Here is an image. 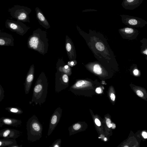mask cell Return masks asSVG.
<instances>
[{
  "mask_svg": "<svg viewBox=\"0 0 147 147\" xmlns=\"http://www.w3.org/2000/svg\"><path fill=\"white\" fill-rule=\"evenodd\" d=\"M28 48L44 55L48 52V40L46 31L38 28L33 31L27 42Z\"/></svg>",
  "mask_w": 147,
  "mask_h": 147,
  "instance_id": "cell-1",
  "label": "cell"
},
{
  "mask_svg": "<svg viewBox=\"0 0 147 147\" xmlns=\"http://www.w3.org/2000/svg\"><path fill=\"white\" fill-rule=\"evenodd\" d=\"M47 78L45 73L42 72L39 75L33 89L32 98L30 104L34 102L41 106L46 101L48 88Z\"/></svg>",
  "mask_w": 147,
  "mask_h": 147,
  "instance_id": "cell-2",
  "label": "cell"
},
{
  "mask_svg": "<svg viewBox=\"0 0 147 147\" xmlns=\"http://www.w3.org/2000/svg\"><path fill=\"white\" fill-rule=\"evenodd\" d=\"M28 138L32 142L38 140L42 137L43 127L38 117L33 115L27 123Z\"/></svg>",
  "mask_w": 147,
  "mask_h": 147,
  "instance_id": "cell-3",
  "label": "cell"
},
{
  "mask_svg": "<svg viewBox=\"0 0 147 147\" xmlns=\"http://www.w3.org/2000/svg\"><path fill=\"white\" fill-rule=\"evenodd\" d=\"M55 77V90L56 92H59L68 87L69 76L67 74L57 71Z\"/></svg>",
  "mask_w": 147,
  "mask_h": 147,
  "instance_id": "cell-4",
  "label": "cell"
},
{
  "mask_svg": "<svg viewBox=\"0 0 147 147\" xmlns=\"http://www.w3.org/2000/svg\"><path fill=\"white\" fill-rule=\"evenodd\" d=\"M122 22L129 27H143L147 22L142 18L127 15H121Z\"/></svg>",
  "mask_w": 147,
  "mask_h": 147,
  "instance_id": "cell-5",
  "label": "cell"
},
{
  "mask_svg": "<svg viewBox=\"0 0 147 147\" xmlns=\"http://www.w3.org/2000/svg\"><path fill=\"white\" fill-rule=\"evenodd\" d=\"M62 110L59 107L55 110L51 116L49 121L47 136H50L55 129L62 115Z\"/></svg>",
  "mask_w": 147,
  "mask_h": 147,
  "instance_id": "cell-6",
  "label": "cell"
},
{
  "mask_svg": "<svg viewBox=\"0 0 147 147\" xmlns=\"http://www.w3.org/2000/svg\"><path fill=\"white\" fill-rule=\"evenodd\" d=\"M65 47L69 60H76L77 55L75 47L72 40L67 35L65 37Z\"/></svg>",
  "mask_w": 147,
  "mask_h": 147,
  "instance_id": "cell-7",
  "label": "cell"
},
{
  "mask_svg": "<svg viewBox=\"0 0 147 147\" xmlns=\"http://www.w3.org/2000/svg\"><path fill=\"white\" fill-rule=\"evenodd\" d=\"M34 64L31 65L26 75L25 84V91L26 94L29 93L34 80Z\"/></svg>",
  "mask_w": 147,
  "mask_h": 147,
  "instance_id": "cell-8",
  "label": "cell"
},
{
  "mask_svg": "<svg viewBox=\"0 0 147 147\" xmlns=\"http://www.w3.org/2000/svg\"><path fill=\"white\" fill-rule=\"evenodd\" d=\"M56 65L57 71L63 72L69 76L71 75L72 71L71 67L65 63L63 58L58 59Z\"/></svg>",
  "mask_w": 147,
  "mask_h": 147,
  "instance_id": "cell-9",
  "label": "cell"
},
{
  "mask_svg": "<svg viewBox=\"0 0 147 147\" xmlns=\"http://www.w3.org/2000/svg\"><path fill=\"white\" fill-rule=\"evenodd\" d=\"M144 0H123L121 5L125 9L133 10L138 7Z\"/></svg>",
  "mask_w": 147,
  "mask_h": 147,
  "instance_id": "cell-10",
  "label": "cell"
},
{
  "mask_svg": "<svg viewBox=\"0 0 147 147\" xmlns=\"http://www.w3.org/2000/svg\"><path fill=\"white\" fill-rule=\"evenodd\" d=\"M36 17L40 24L46 29L50 28V26L41 10L38 7L35 8Z\"/></svg>",
  "mask_w": 147,
  "mask_h": 147,
  "instance_id": "cell-11",
  "label": "cell"
},
{
  "mask_svg": "<svg viewBox=\"0 0 147 147\" xmlns=\"http://www.w3.org/2000/svg\"><path fill=\"white\" fill-rule=\"evenodd\" d=\"M14 40L13 37L9 34H0V46H13Z\"/></svg>",
  "mask_w": 147,
  "mask_h": 147,
  "instance_id": "cell-12",
  "label": "cell"
},
{
  "mask_svg": "<svg viewBox=\"0 0 147 147\" xmlns=\"http://www.w3.org/2000/svg\"><path fill=\"white\" fill-rule=\"evenodd\" d=\"M119 31L123 36L129 37L135 36L138 33V31L131 27H125L119 29Z\"/></svg>",
  "mask_w": 147,
  "mask_h": 147,
  "instance_id": "cell-13",
  "label": "cell"
},
{
  "mask_svg": "<svg viewBox=\"0 0 147 147\" xmlns=\"http://www.w3.org/2000/svg\"><path fill=\"white\" fill-rule=\"evenodd\" d=\"M9 28L20 35L23 36L29 29L28 27H22L14 23H10L8 24Z\"/></svg>",
  "mask_w": 147,
  "mask_h": 147,
  "instance_id": "cell-14",
  "label": "cell"
},
{
  "mask_svg": "<svg viewBox=\"0 0 147 147\" xmlns=\"http://www.w3.org/2000/svg\"><path fill=\"white\" fill-rule=\"evenodd\" d=\"M83 123L81 122H77L72 124L68 128L69 136L75 134L81 131L83 129Z\"/></svg>",
  "mask_w": 147,
  "mask_h": 147,
  "instance_id": "cell-15",
  "label": "cell"
},
{
  "mask_svg": "<svg viewBox=\"0 0 147 147\" xmlns=\"http://www.w3.org/2000/svg\"><path fill=\"white\" fill-rule=\"evenodd\" d=\"M86 67L89 70H92L95 74L97 75H101L102 73V69L98 64L93 65L88 64L86 65Z\"/></svg>",
  "mask_w": 147,
  "mask_h": 147,
  "instance_id": "cell-16",
  "label": "cell"
},
{
  "mask_svg": "<svg viewBox=\"0 0 147 147\" xmlns=\"http://www.w3.org/2000/svg\"><path fill=\"white\" fill-rule=\"evenodd\" d=\"M28 13L26 12H23L20 13V15L18 16V19L21 20H27L28 21Z\"/></svg>",
  "mask_w": 147,
  "mask_h": 147,
  "instance_id": "cell-17",
  "label": "cell"
},
{
  "mask_svg": "<svg viewBox=\"0 0 147 147\" xmlns=\"http://www.w3.org/2000/svg\"><path fill=\"white\" fill-rule=\"evenodd\" d=\"M61 140L60 139H59L56 140L49 147H60Z\"/></svg>",
  "mask_w": 147,
  "mask_h": 147,
  "instance_id": "cell-18",
  "label": "cell"
},
{
  "mask_svg": "<svg viewBox=\"0 0 147 147\" xmlns=\"http://www.w3.org/2000/svg\"><path fill=\"white\" fill-rule=\"evenodd\" d=\"M95 47L97 49L100 51H102L105 49L104 45L100 42H97L96 44Z\"/></svg>",
  "mask_w": 147,
  "mask_h": 147,
  "instance_id": "cell-19",
  "label": "cell"
},
{
  "mask_svg": "<svg viewBox=\"0 0 147 147\" xmlns=\"http://www.w3.org/2000/svg\"><path fill=\"white\" fill-rule=\"evenodd\" d=\"M77 63V61L76 60L70 61L68 62L67 64L70 67H73Z\"/></svg>",
  "mask_w": 147,
  "mask_h": 147,
  "instance_id": "cell-20",
  "label": "cell"
},
{
  "mask_svg": "<svg viewBox=\"0 0 147 147\" xmlns=\"http://www.w3.org/2000/svg\"><path fill=\"white\" fill-rule=\"evenodd\" d=\"M3 122L7 124H10L12 123V121L9 119H5L3 120Z\"/></svg>",
  "mask_w": 147,
  "mask_h": 147,
  "instance_id": "cell-21",
  "label": "cell"
},
{
  "mask_svg": "<svg viewBox=\"0 0 147 147\" xmlns=\"http://www.w3.org/2000/svg\"><path fill=\"white\" fill-rule=\"evenodd\" d=\"M136 93L140 97H142L143 96L144 94L143 92L140 90H138L136 92Z\"/></svg>",
  "mask_w": 147,
  "mask_h": 147,
  "instance_id": "cell-22",
  "label": "cell"
},
{
  "mask_svg": "<svg viewBox=\"0 0 147 147\" xmlns=\"http://www.w3.org/2000/svg\"><path fill=\"white\" fill-rule=\"evenodd\" d=\"M10 131L9 130H7L5 131L3 133V136L4 137H7L9 134Z\"/></svg>",
  "mask_w": 147,
  "mask_h": 147,
  "instance_id": "cell-23",
  "label": "cell"
},
{
  "mask_svg": "<svg viewBox=\"0 0 147 147\" xmlns=\"http://www.w3.org/2000/svg\"><path fill=\"white\" fill-rule=\"evenodd\" d=\"M96 124L98 126H100L101 125V123L100 121L97 119H96L95 120Z\"/></svg>",
  "mask_w": 147,
  "mask_h": 147,
  "instance_id": "cell-24",
  "label": "cell"
},
{
  "mask_svg": "<svg viewBox=\"0 0 147 147\" xmlns=\"http://www.w3.org/2000/svg\"><path fill=\"white\" fill-rule=\"evenodd\" d=\"M10 111L11 112L14 113H16L18 111V109L15 108H12L11 109Z\"/></svg>",
  "mask_w": 147,
  "mask_h": 147,
  "instance_id": "cell-25",
  "label": "cell"
},
{
  "mask_svg": "<svg viewBox=\"0 0 147 147\" xmlns=\"http://www.w3.org/2000/svg\"><path fill=\"white\" fill-rule=\"evenodd\" d=\"M110 97L111 100L113 101H114L115 98V96L114 94L112 93H111Z\"/></svg>",
  "mask_w": 147,
  "mask_h": 147,
  "instance_id": "cell-26",
  "label": "cell"
},
{
  "mask_svg": "<svg viewBox=\"0 0 147 147\" xmlns=\"http://www.w3.org/2000/svg\"><path fill=\"white\" fill-rule=\"evenodd\" d=\"M142 136L144 138H147V133L146 132L144 131L142 133Z\"/></svg>",
  "mask_w": 147,
  "mask_h": 147,
  "instance_id": "cell-27",
  "label": "cell"
},
{
  "mask_svg": "<svg viewBox=\"0 0 147 147\" xmlns=\"http://www.w3.org/2000/svg\"><path fill=\"white\" fill-rule=\"evenodd\" d=\"M97 11V10L94 9H86L85 10H84L82 12H87V11Z\"/></svg>",
  "mask_w": 147,
  "mask_h": 147,
  "instance_id": "cell-28",
  "label": "cell"
},
{
  "mask_svg": "<svg viewBox=\"0 0 147 147\" xmlns=\"http://www.w3.org/2000/svg\"><path fill=\"white\" fill-rule=\"evenodd\" d=\"M106 123L107 126L108 127L109 125L111 123V121L110 119H107L106 121Z\"/></svg>",
  "mask_w": 147,
  "mask_h": 147,
  "instance_id": "cell-29",
  "label": "cell"
},
{
  "mask_svg": "<svg viewBox=\"0 0 147 147\" xmlns=\"http://www.w3.org/2000/svg\"><path fill=\"white\" fill-rule=\"evenodd\" d=\"M96 92L98 93H100L101 92V89L99 88H97L96 90Z\"/></svg>",
  "mask_w": 147,
  "mask_h": 147,
  "instance_id": "cell-30",
  "label": "cell"
},
{
  "mask_svg": "<svg viewBox=\"0 0 147 147\" xmlns=\"http://www.w3.org/2000/svg\"><path fill=\"white\" fill-rule=\"evenodd\" d=\"M133 73L134 75H137L138 74V71L137 69H135Z\"/></svg>",
  "mask_w": 147,
  "mask_h": 147,
  "instance_id": "cell-31",
  "label": "cell"
},
{
  "mask_svg": "<svg viewBox=\"0 0 147 147\" xmlns=\"http://www.w3.org/2000/svg\"><path fill=\"white\" fill-rule=\"evenodd\" d=\"M112 124V128H113V129H114L115 128V124Z\"/></svg>",
  "mask_w": 147,
  "mask_h": 147,
  "instance_id": "cell-32",
  "label": "cell"
},
{
  "mask_svg": "<svg viewBox=\"0 0 147 147\" xmlns=\"http://www.w3.org/2000/svg\"><path fill=\"white\" fill-rule=\"evenodd\" d=\"M112 124H111V123L108 126V127H109V128H110L111 127H112Z\"/></svg>",
  "mask_w": 147,
  "mask_h": 147,
  "instance_id": "cell-33",
  "label": "cell"
},
{
  "mask_svg": "<svg viewBox=\"0 0 147 147\" xmlns=\"http://www.w3.org/2000/svg\"><path fill=\"white\" fill-rule=\"evenodd\" d=\"M2 144V142L0 141V146H1V145Z\"/></svg>",
  "mask_w": 147,
  "mask_h": 147,
  "instance_id": "cell-34",
  "label": "cell"
},
{
  "mask_svg": "<svg viewBox=\"0 0 147 147\" xmlns=\"http://www.w3.org/2000/svg\"><path fill=\"white\" fill-rule=\"evenodd\" d=\"M104 140L105 141H106L107 140V138H105L104 139Z\"/></svg>",
  "mask_w": 147,
  "mask_h": 147,
  "instance_id": "cell-35",
  "label": "cell"
},
{
  "mask_svg": "<svg viewBox=\"0 0 147 147\" xmlns=\"http://www.w3.org/2000/svg\"><path fill=\"white\" fill-rule=\"evenodd\" d=\"M124 147H128V146H124Z\"/></svg>",
  "mask_w": 147,
  "mask_h": 147,
  "instance_id": "cell-36",
  "label": "cell"
}]
</instances>
